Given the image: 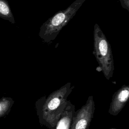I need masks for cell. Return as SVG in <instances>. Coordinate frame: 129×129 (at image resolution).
<instances>
[{"label":"cell","instance_id":"cell-1","mask_svg":"<svg viewBox=\"0 0 129 129\" xmlns=\"http://www.w3.org/2000/svg\"><path fill=\"white\" fill-rule=\"evenodd\" d=\"M86 0H75L66 9L59 11L44 22L40 27L39 37L49 43L55 40L60 31L75 16Z\"/></svg>","mask_w":129,"mask_h":129},{"label":"cell","instance_id":"cell-2","mask_svg":"<svg viewBox=\"0 0 129 129\" xmlns=\"http://www.w3.org/2000/svg\"><path fill=\"white\" fill-rule=\"evenodd\" d=\"M93 54L99 63L101 71L105 78L109 80L114 71L113 58L110 44L98 24L96 23L93 30Z\"/></svg>","mask_w":129,"mask_h":129},{"label":"cell","instance_id":"cell-3","mask_svg":"<svg viewBox=\"0 0 129 129\" xmlns=\"http://www.w3.org/2000/svg\"><path fill=\"white\" fill-rule=\"evenodd\" d=\"M67 85L51 93L46 100L42 108L43 117L45 122L51 125L52 127L55 125V121L57 120L59 116L56 110L64 103V100L68 95L70 86L69 85L68 86Z\"/></svg>","mask_w":129,"mask_h":129},{"label":"cell","instance_id":"cell-4","mask_svg":"<svg viewBox=\"0 0 129 129\" xmlns=\"http://www.w3.org/2000/svg\"><path fill=\"white\" fill-rule=\"evenodd\" d=\"M94 102L93 96H90L85 104L73 117L70 129H88L93 117Z\"/></svg>","mask_w":129,"mask_h":129},{"label":"cell","instance_id":"cell-5","mask_svg":"<svg viewBox=\"0 0 129 129\" xmlns=\"http://www.w3.org/2000/svg\"><path fill=\"white\" fill-rule=\"evenodd\" d=\"M129 97V87L123 86L113 94L108 110L113 115H117L125 105Z\"/></svg>","mask_w":129,"mask_h":129},{"label":"cell","instance_id":"cell-6","mask_svg":"<svg viewBox=\"0 0 129 129\" xmlns=\"http://www.w3.org/2000/svg\"><path fill=\"white\" fill-rule=\"evenodd\" d=\"M0 18L15 24V20L11 7L7 0H0Z\"/></svg>","mask_w":129,"mask_h":129},{"label":"cell","instance_id":"cell-7","mask_svg":"<svg viewBox=\"0 0 129 129\" xmlns=\"http://www.w3.org/2000/svg\"><path fill=\"white\" fill-rule=\"evenodd\" d=\"M14 103V100L11 97H3L0 98V118L9 113Z\"/></svg>","mask_w":129,"mask_h":129},{"label":"cell","instance_id":"cell-8","mask_svg":"<svg viewBox=\"0 0 129 129\" xmlns=\"http://www.w3.org/2000/svg\"><path fill=\"white\" fill-rule=\"evenodd\" d=\"M62 117L57 122L56 129H69L70 124L73 119V115L71 112L62 111Z\"/></svg>","mask_w":129,"mask_h":129},{"label":"cell","instance_id":"cell-9","mask_svg":"<svg viewBox=\"0 0 129 129\" xmlns=\"http://www.w3.org/2000/svg\"><path fill=\"white\" fill-rule=\"evenodd\" d=\"M122 8L129 12V0H119Z\"/></svg>","mask_w":129,"mask_h":129}]
</instances>
